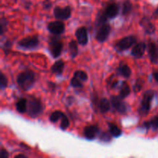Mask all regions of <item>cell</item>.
<instances>
[{
  "label": "cell",
  "instance_id": "cell-17",
  "mask_svg": "<svg viewBox=\"0 0 158 158\" xmlns=\"http://www.w3.org/2000/svg\"><path fill=\"white\" fill-rule=\"evenodd\" d=\"M64 62L63 60H58L56 63H53V65L51 67V72L56 75L60 76L63 74V69H64Z\"/></svg>",
  "mask_w": 158,
  "mask_h": 158
},
{
  "label": "cell",
  "instance_id": "cell-28",
  "mask_svg": "<svg viewBox=\"0 0 158 158\" xmlns=\"http://www.w3.org/2000/svg\"><path fill=\"white\" fill-rule=\"evenodd\" d=\"M69 127V120L66 115H63L61 119V123H60V129L62 131H66Z\"/></svg>",
  "mask_w": 158,
  "mask_h": 158
},
{
  "label": "cell",
  "instance_id": "cell-18",
  "mask_svg": "<svg viewBox=\"0 0 158 158\" xmlns=\"http://www.w3.org/2000/svg\"><path fill=\"white\" fill-rule=\"evenodd\" d=\"M117 73L123 77L124 78H129L131 76V69L128 66V65L122 63L119 66L118 69H117Z\"/></svg>",
  "mask_w": 158,
  "mask_h": 158
},
{
  "label": "cell",
  "instance_id": "cell-11",
  "mask_svg": "<svg viewBox=\"0 0 158 158\" xmlns=\"http://www.w3.org/2000/svg\"><path fill=\"white\" fill-rule=\"evenodd\" d=\"M75 35L79 44L81 46H86L88 43V32L85 27H80L76 30Z\"/></svg>",
  "mask_w": 158,
  "mask_h": 158
},
{
  "label": "cell",
  "instance_id": "cell-22",
  "mask_svg": "<svg viewBox=\"0 0 158 158\" xmlns=\"http://www.w3.org/2000/svg\"><path fill=\"white\" fill-rule=\"evenodd\" d=\"M69 54L71 58L74 59L78 54V46H77V43L75 40H71L69 43Z\"/></svg>",
  "mask_w": 158,
  "mask_h": 158
},
{
  "label": "cell",
  "instance_id": "cell-19",
  "mask_svg": "<svg viewBox=\"0 0 158 158\" xmlns=\"http://www.w3.org/2000/svg\"><path fill=\"white\" fill-rule=\"evenodd\" d=\"M28 100L25 98H21L15 103V108L16 110L20 114H24L27 111Z\"/></svg>",
  "mask_w": 158,
  "mask_h": 158
},
{
  "label": "cell",
  "instance_id": "cell-6",
  "mask_svg": "<svg viewBox=\"0 0 158 158\" xmlns=\"http://www.w3.org/2000/svg\"><path fill=\"white\" fill-rule=\"evenodd\" d=\"M63 44L60 39L52 38L49 43V49L53 58H57L62 53Z\"/></svg>",
  "mask_w": 158,
  "mask_h": 158
},
{
  "label": "cell",
  "instance_id": "cell-13",
  "mask_svg": "<svg viewBox=\"0 0 158 158\" xmlns=\"http://www.w3.org/2000/svg\"><path fill=\"white\" fill-rule=\"evenodd\" d=\"M99 131H100L99 127L96 125L87 126L83 130V135L88 140H94L98 135Z\"/></svg>",
  "mask_w": 158,
  "mask_h": 158
},
{
  "label": "cell",
  "instance_id": "cell-33",
  "mask_svg": "<svg viewBox=\"0 0 158 158\" xmlns=\"http://www.w3.org/2000/svg\"><path fill=\"white\" fill-rule=\"evenodd\" d=\"M141 88H142V81H141V80L138 79V80L136 81L135 85L134 86V92H135V93L139 92V91H140Z\"/></svg>",
  "mask_w": 158,
  "mask_h": 158
},
{
  "label": "cell",
  "instance_id": "cell-37",
  "mask_svg": "<svg viewBox=\"0 0 158 158\" xmlns=\"http://www.w3.org/2000/svg\"><path fill=\"white\" fill-rule=\"evenodd\" d=\"M153 77H154V79L155 80V81L158 83V71H154V72L153 73Z\"/></svg>",
  "mask_w": 158,
  "mask_h": 158
},
{
  "label": "cell",
  "instance_id": "cell-31",
  "mask_svg": "<svg viewBox=\"0 0 158 158\" xmlns=\"http://www.w3.org/2000/svg\"><path fill=\"white\" fill-rule=\"evenodd\" d=\"M111 134L110 133H106V132H103L100 134V140L101 141L103 142H110L111 140Z\"/></svg>",
  "mask_w": 158,
  "mask_h": 158
},
{
  "label": "cell",
  "instance_id": "cell-29",
  "mask_svg": "<svg viewBox=\"0 0 158 158\" xmlns=\"http://www.w3.org/2000/svg\"><path fill=\"white\" fill-rule=\"evenodd\" d=\"M8 86V80L3 73H0V89L2 90Z\"/></svg>",
  "mask_w": 158,
  "mask_h": 158
},
{
  "label": "cell",
  "instance_id": "cell-10",
  "mask_svg": "<svg viewBox=\"0 0 158 158\" xmlns=\"http://www.w3.org/2000/svg\"><path fill=\"white\" fill-rule=\"evenodd\" d=\"M47 29L50 33L58 35L63 33L65 31V24L62 21L51 22L48 24Z\"/></svg>",
  "mask_w": 158,
  "mask_h": 158
},
{
  "label": "cell",
  "instance_id": "cell-34",
  "mask_svg": "<svg viewBox=\"0 0 158 158\" xmlns=\"http://www.w3.org/2000/svg\"><path fill=\"white\" fill-rule=\"evenodd\" d=\"M43 6L45 9H49L52 6V2H51L50 0H45L43 3Z\"/></svg>",
  "mask_w": 158,
  "mask_h": 158
},
{
  "label": "cell",
  "instance_id": "cell-32",
  "mask_svg": "<svg viewBox=\"0 0 158 158\" xmlns=\"http://www.w3.org/2000/svg\"><path fill=\"white\" fill-rule=\"evenodd\" d=\"M7 25V20H6L4 17H2V18L1 19V20H0V34H1L2 35L4 34L5 31L6 30Z\"/></svg>",
  "mask_w": 158,
  "mask_h": 158
},
{
  "label": "cell",
  "instance_id": "cell-26",
  "mask_svg": "<svg viewBox=\"0 0 158 158\" xmlns=\"http://www.w3.org/2000/svg\"><path fill=\"white\" fill-rule=\"evenodd\" d=\"M63 115H64V114H63V112H61V111L60 110H56L51 114L50 117H49V120H50L52 123H56V122L58 121L59 120L62 119Z\"/></svg>",
  "mask_w": 158,
  "mask_h": 158
},
{
  "label": "cell",
  "instance_id": "cell-27",
  "mask_svg": "<svg viewBox=\"0 0 158 158\" xmlns=\"http://www.w3.org/2000/svg\"><path fill=\"white\" fill-rule=\"evenodd\" d=\"M74 77H77L79 80H81L82 82H85L88 79V76L84 71L83 70H77L74 73Z\"/></svg>",
  "mask_w": 158,
  "mask_h": 158
},
{
  "label": "cell",
  "instance_id": "cell-3",
  "mask_svg": "<svg viewBox=\"0 0 158 158\" xmlns=\"http://www.w3.org/2000/svg\"><path fill=\"white\" fill-rule=\"evenodd\" d=\"M154 97V91L152 89L146 91L143 95V99L139 108V114L141 116H146L150 112L151 106V102Z\"/></svg>",
  "mask_w": 158,
  "mask_h": 158
},
{
  "label": "cell",
  "instance_id": "cell-5",
  "mask_svg": "<svg viewBox=\"0 0 158 158\" xmlns=\"http://www.w3.org/2000/svg\"><path fill=\"white\" fill-rule=\"evenodd\" d=\"M40 40L38 36L33 35V36H27L22 39L19 41L18 45L19 47L25 49H32L36 48L39 46Z\"/></svg>",
  "mask_w": 158,
  "mask_h": 158
},
{
  "label": "cell",
  "instance_id": "cell-21",
  "mask_svg": "<svg viewBox=\"0 0 158 158\" xmlns=\"http://www.w3.org/2000/svg\"><path fill=\"white\" fill-rule=\"evenodd\" d=\"M99 109L100 113L106 114L110 110V103L106 98H102L99 102Z\"/></svg>",
  "mask_w": 158,
  "mask_h": 158
},
{
  "label": "cell",
  "instance_id": "cell-9",
  "mask_svg": "<svg viewBox=\"0 0 158 158\" xmlns=\"http://www.w3.org/2000/svg\"><path fill=\"white\" fill-rule=\"evenodd\" d=\"M111 104L113 107L116 110V111L119 114H123L127 112V106L123 101V99L120 98V96H112L110 98Z\"/></svg>",
  "mask_w": 158,
  "mask_h": 158
},
{
  "label": "cell",
  "instance_id": "cell-16",
  "mask_svg": "<svg viewBox=\"0 0 158 158\" xmlns=\"http://www.w3.org/2000/svg\"><path fill=\"white\" fill-rule=\"evenodd\" d=\"M140 26L143 28L145 32L149 34V35H152L155 32V26L151 23V20L147 18V17H143L140 20Z\"/></svg>",
  "mask_w": 158,
  "mask_h": 158
},
{
  "label": "cell",
  "instance_id": "cell-38",
  "mask_svg": "<svg viewBox=\"0 0 158 158\" xmlns=\"http://www.w3.org/2000/svg\"><path fill=\"white\" fill-rule=\"evenodd\" d=\"M154 16H155V17H157V18H158V7L157 8V9H156V10L154 11Z\"/></svg>",
  "mask_w": 158,
  "mask_h": 158
},
{
  "label": "cell",
  "instance_id": "cell-1",
  "mask_svg": "<svg viewBox=\"0 0 158 158\" xmlns=\"http://www.w3.org/2000/svg\"><path fill=\"white\" fill-rule=\"evenodd\" d=\"M16 82L18 86L23 90H29L35 82V73L30 70L23 71L18 75Z\"/></svg>",
  "mask_w": 158,
  "mask_h": 158
},
{
  "label": "cell",
  "instance_id": "cell-8",
  "mask_svg": "<svg viewBox=\"0 0 158 158\" xmlns=\"http://www.w3.org/2000/svg\"><path fill=\"white\" fill-rule=\"evenodd\" d=\"M71 9L69 6H66L64 8L56 6L53 10V15L56 19L60 20H66L70 18Z\"/></svg>",
  "mask_w": 158,
  "mask_h": 158
},
{
  "label": "cell",
  "instance_id": "cell-36",
  "mask_svg": "<svg viewBox=\"0 0 158 158\" xmlns=\"http://www.w3.org/2000/svg\"><path fill=\"white\" fill-rule=\"evenodd\" d=\"M11 46H12V43L10 41H6L5 43L4 46H3V49L5 50V52H6V49H10Z\"/></svg>",
  "mask_w": 158,
  "mask_h": 158
},
{
  "label": "cell",
  "instance_id": "cell-14",
  "mask_svg": "<svg viewBox=\"0 0 158 158\" xmlns=\"http://www.w3.org/2000/svg\"><path fill=\"white\" fill-rule=\"evenodd\" d=\"M147 45L146 43L141 42L137 44H136L131 49V55L137 59L141 58L144 54L145 50H146Z\"/></svg>",
  "mask_w": 158,
  "mask_h": 158
},
{
  "label": "cell",
  "instance_id": "cell-4",
  "mask_svg": "<svg viewBox=\"0 0 158 158\" xmlns=\"http://www.w3.org/2000/svg\"><path fill=\"white\" fill-rule=\"evenodd\" d=\"M136 43H137V38L134 35H129L119 40L115 44V49L118 52H123L130 49Z\"/></svg>",
  "mask_w": 158,
  "mask_h": 158
},
{
  "label": "cell",
  "instance_id": "cell-30",
  "mask_svg": "<svg viewBox=\"0 0 158 158\" xmlns=\"http://www.w3.org/2000/svg\"><path fill=\"white\" fill-rule=\"evenodd\" d=\"M70 84L74 88H82L83 87V84H82V81L80 80H79L77 77H74L72 78L70 81Z\"/></svg>",
  "mask_w": 158,
  "mask_h": 158
},
{
  "label": "cell",
  "instance_id": "cell-12",
  "mask_svg": "<svg viewBox=\"0 0 158 158\" xmlns=\"http://www.w3.org/2000/svg\"><path fill=\"white\" fill-rule=\"evenodd\" d=\"M148 55H149L150 60L154 64L158 63V47L157 45L153 42H150L148 43Z\"/></svg>",
  "mask_w": 158,
  "mask_h": 158
},
{
  "label": "cell",
  "instance_id": "cell-24",
  "mask_svg": "<svg viewBox=\"0 0 158 158\" xmlns=\"http://www.w3.org/2000/svg\"><path fill=\"white\" fill-rule=\"evenodd\" d=\"M131 94V88H130L129 85L126 83V82H123L121 84V87H120V98L123 99L126 98L127 97H128V95Z\"/></svg>",
  "mask_w": 158,
  "mask_h": 158
},
{
  "label": "cell",
  "instance_id": "cell-35",
  "mask_svg": "<svg viewBox=\"0 0 158 158\" xmlns=\"http://www.w3.org/2000/svg\"><path fill=\"white\" fill-rule=\"evenodd\" d=\"M0 157L1 158H8L9 157V154L6 150L2 149L1 150V154H0Z\"/></svg>",
  "mask_w": 158,
  "mask_h": 158
},
{
  "label": "cell",
  "instance_id": "cell-39",
  "mask_svg": "<svg viewBox=\"0 0 158 158\" xmlns=\"http://www.w3.org/2000/svg\"><path fill=\"white\" fill-rule=\"evenodd\" d=\"M15 157H25V158H26V156L24 155V154H18V155L15 156Z\"/></svg>",
  "mask_w": 158,
  "mask_h": 158
},
{
  "label": "cell",
  "instance_id": "cell-7",
  "mask_svg": "<svg viewBox=\"0 0 158 158\" xmlns=\"http://www.w3.org/2000/svg\"><path fill=\"white\" fill-rule=\"evenodd\" d=\"M111 27L107 23H104L103 25H100L99 29H97V34H96V39L99 43H103L106 40V39L109 36L110 33Z\"/></svg>",
  "mask_w": 158,
  "mask_h": 158
},
{
  "label": "cell",
  "instance_id": "cell-20",
  "mask_svg": "<svg viewBox=\"0 0 158 158\" xmlns=\"http://www.w3.org/2000/svg\"><path fill=\"white\" fill-rule=\"evenodd\" d=\"M142 128H145L147 130H149L152 128L154 131L158 130V116L154 117L149 121H147L142 124Z\"/></svg>",
  "mask_w": 158,
  "mask_h": 158
},
{
  "label": "cell",
  "instance_id": "cell-15",
  "mask_svg": "<svg viewBox=\"0 0 158 158\" xmlns=\"http://www.w3.org/2000/svg\"><path fill=\"white\" fill-rule=\"evenodd\" d=\"M104 13L108 19H114L119 13V6L116 3H111L106 6Z\"/></svg>",
  "mask_w": 158,
  "mask_h": 158
},
{
  "label": "cell",
  "instance_id": "cell-2",
  "mask_svg": "<svg viewBox=\"0 0 158 158\" xmlns=\"http://www.w3.org/2000/svg\"><path fill=\"white\" fill-rule=\"evenodd\" d=\"M43 111V104L39 99L34 97H29L28 100L27 113L31 118H35L42 114Z\"/></svg>",
  "mask_w": 158,
  "mask_h": 158
},
{
  "label": "cell",
  "instance_id": "cell-25",
  "mask_svg": "<svg viewBox=\"0 0 158 158\" xmlns=\"http://www.w3.org/2000/svg\"><path fill=\"white\" fill-rule=\"evenodd\" d=\"M132 3L130 1H128V0L125 1L123 4V8H122V15H124V16H127V15L131 13V11H132Z\"/></svg>",
  "mask_w": 158,
  "mask_h": 158
},
{
  "label": "cell",
  "instance_id": "cell-23",
  "mask_svg": "<svg viewBox=\"0 0 158 158\" xmlns=\"http://www.w3.org/2000/svg\"><path fill=\"white\" fill-rule=\"evenodd\" d=\"M108 127H109V132L114 137H119L120 136L122 135V131L114 123H108Z\"/></svg>",
  "mask_w": 158,
  "mask_h": 158
}]
</instances>
